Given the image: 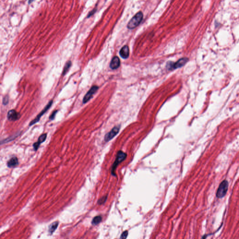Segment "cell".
I'll return each mask as SVG.
<instances>
[{
    "instance_id": "7c38bea8",
    "label": "cell",
    "mask_w": 239,
    "mask_h": 239,
    "mask_svg": "<svg viewBox=\"0 0 239 239\" xmlns=\"http://www.w3.org/2000/svg\"><path fill=\"white\" fill-rule=\"evenodd\" d=\"M19 164L18 159L16 157H13L7 162V166L9 168H14Z\"/></svg>"
},
{
    "instance_id": "5bb4252c",
    "label": "cell",
    "mask_w": 239,
    "mask_h": 239,
    "mask_svg": "<svg viewBox=\"0 0 239 239\" xmlns=\"http://www.w3.org/2000/svg\"><path fill=\"white\" fill-rule=\"evenodd\" d=\"M71 61H68L66 63V64H65V65L64 66L63 71L62 75L63 76L65 75V74H66V72H67L70 69V67H71Z\"/></svg>"
},
{
    "instance_id": "d6986e66",
    "label": "cell",
    "mask_w": 239,
    "mask_h": 239,
    "mask_svg": "<svg viewBox=\"0 0 239 239\" xmlns=\"http://www.w3.org/2000/svg\"><path fill=\"white\" fill-rule=\"evenodd\" d=\"M128 234H129V233H128L127 231L123 232V234H121V236L120 239H126L127 237H128Z\"/></svg>"
},
{
    "instance_id": "2e32d148",
    "label": "cell",
    "mask_w": 239,
    "mask_h": 239,
    "mask_svg": "<svg viewBox=\"0 0 239 239\" xmlns=\"http://www.w3.org/2000/svg\"><path fill=\"white\" fill-rule=\"evenodd\" d=\"M102 217L101 216H97L95 217L92 221V224L97 225L101 221Z\"/></svg>"
},
{
    "instance_id": "30bf717a",
    "label": "cell",
    "mask_w": 239,
    "mask_h": 239,
    "mask_svg": "<svg viewBox=\"0 0 239 239\" xmlns=\"http://www.w3.org/2000/svg\"><path fill=\"white\" fill-rule=\"evenodd\" d=\"M120 65V60L118 57L115 56L112 59L110 64V67L113 70L116 69Z\"/></svg>"
},
{
    "instance_id": "8992f818",
    "label": "cell",
    "mask_w": 239,
    "mask_h": 239,
    "mask_svg": "<svg viewBox=\"0 0 239 239\" xmlns=\"http://www.w3.org/2000/svg\"><path fill=\"white\" fill-rule=\"evenodd\" d=\"M99 87L98 86H93L91 89H90L87 92V93H86V95L84 96L83 99V103L85 104L93 98V95H95Z\"/></svg>"
},
{
    "instance_id": "7a4b0ae2",
    "label": "cell",
    "mask_w": 239,
    "mask_h": 239,
    "mask_svg": "<svg viewBox=\"0 0 239 239\" xmlns=\"http://www.w3.org/2000/svg\"><path fill=\"white\" fill-rule=\"evenodd\" d=\"M143 16V14L141 11L138 12L129 22L127 25L128 28L131 30L138 26L142 21Z\"/></svg>"
},
{
    "instance_id": "4fadbf2b",
    "label": "cell",
    "mask_w": 239,
    "mask_h": 239,
    "mask_svg": "<svg viewBox=\"0 0 239 239\" xmlns=\"http://www.w3.org/2000/svg\"><path fill=\"white\" fill-rule=\"evenodd\" d=\"M58 225H59L58 222H54L50 225L49 227V232L50 233V234H52L55 231L57 228V227H58Z\"/></svg>"
},
{
    "instance_id": "44dd1931",
    "label": "cell",
    "mask_w": 239,
    "mask_h": 239,
    "mask_svg": "<svg viewBox=\"0 0 239 239\" xmlns=\"http://www.w3.org/2000/svg\"><path fill=\"white\" fill-rule=\"evenodd\" d=\"M96 9L95 8V9H93L92 11H90L89 13V14L87 15V18H89V17H90V16H92L96 12Z\"/></svg>"
},
{
    "instance_id": "6da1fadb",
    "label": "cell",
    "mask_w": 239,
    "mask_h": 239,
    "mask_svg": "<svg viewBox=\"0 0 239 239\" xmlns=\"http://www.w3.org/2000/svg\"><path fill=\"white\" fill-rule=\"evenodd\" d=\"M127 157V154L123 151L120 150L117 152L116 157L112 167L111 174L113 176H115L116 175L115 170L116 169L117 167L119 165L120 163H121V162H123L126 159Z\"/></svg>"
},
{
    "instance_id": "8fae6325",
    "label": "cell",
    "mask_w": 239,
    "mask_h": 239,
    "mask_svg": "<svg viewBox=\"0 0 239 239\" xmlns=\"http://www.w3.org/2000/svg\"><path fill=\"white\" fill-rule=\"evenodd\" d=\"M129 46H125L121 48L120 51V55L121 58L123 59H127L129 58Z\"/></svg>"
},
{
    "instance_id": "3957f363",
    "label": "cell",
    "mask_w": 239,
    "mask_h": 239,
    "mask_svg": "<svg viewBox=\"0 0 239 239\" xmlns=\"http://www.w3.org/2000/svg\"><path fill=\"white\" fill-rule=\"evenodd\" d=\"M228 183L227 180H224L221 183L217 190L216 196L218 198H222L226 195L228 190Z\"/></svg>"
},
{
    "instance_id": "ba28073f",
    "label": "cell",
    "mask_w": 239,
    "mask_h": 239,
    "mask_svg": "<svg viewBox=\"0 0 239 239\" xmlns=\"http://www.w3.org/2000/svg\"><path fill=\"white\" fill-rule=\"evenodd\" d=\"M21 117L20 113L17 112L15 109L10 110L7 112V119L9 121H16L18 120Z\"/></svg>"
},
{
    "instance_id": "ffe728a7",
    "label": "cell",
    "mask_w": 239,
    "mask_h": 239,
    "mask_svg": "<svg viewBox=\"0 0 239 239\" xmlns=\"http://www.w3.org/2000/svg\"><path fill=\"white\" fill-rule=\"evenodd\" d=\"M9 96H6L4 97L3 100V103L4 105H7L9 103Z\"/></svg>"
},
{
    "instance_id": "5b68a950",
    "label": "cell",
    "mask_w": 239,
    "mask_h": 239,
    "mask_svg": "<svg viewBox=\"0 0 239 239\" xmlns=\"http://www.w3.org/2000/svg\"><path fill=\"white\" fill-rule=\"evenodd\" d=\"M120 129V126H117L112 129L110 131L106 134L104 137V141L106 142H108L111 140L113 138H114L119 132Z\"/></svg>"
},
{
    "instance_id": "277c9868",
    "label": "cell",
    "mask_w": 239,
    "mask_h": 239,
    "mask_svg": "<svg viewBox=\"0 0 239 239\" xmlns=\"http://www.w3.org/2000/svg\"><path fill=\"white\" fill-rule=\"evenodd\" d=\"M52 100H51V101H50L48 102V104H47V105L46 106V107H45V108H44L42 110V111L38 115H37L36 118H35L34 120H32L31 121V123H29V126H31L34 125V124H36V123H37L39 122L41 118V117H42V116H43V115H44V114H45V113H46V112L50 109V108L51 107V106H52Z\"/></svg>"
},
{
    "instance_id": "e0dca14e",
    "label": "cell",
    "mask_w": 239,
    "mask_h": 239,
    "mask_svg": "<svg viewBox=\"0 0 239 239\" xmlns=\"http://www.w3.org/2000/svg\"><path fill=\"white\" fill-rule=\"evenodd\" d=\"M107 199H108V196L107 195L102 197H101V199L99 200L98 201V204L99 205H103L106 202V201H107Z\"/></svg>"
},
{
    "instance_id": "ac0fdd59",
    "label": "cell",
    "mask_w": 239,
    "mask_h": 239,
    "mask_svg": "<svg viewBox=\"0 0 239 239\" xmlns=\"http://www.w3.org/2000/svg\"><path fill=\"white\" fill-rule=\"evenodd\" d=\"M58 110H55L53 112L52 114H50L49 117L50 120H53L55 118L56 115L57 113L58 112Z\"/></svg>"
},
{
    "instance_id": "9c48e42d",
    "label": "cell",
    "mask_w": 239,
    "mask_h": 239,
    "mask_svg": "<svg viewBox=\"0 0 239 239\" xmlns=\"http://www.w3.org/2000/svg\"><path fill=\"white\" fill-rule=\"evenodd\" d=\"M47 134L46 133H44V134H42L38 138V141L37 142H35L34 144H33V148H34V150L35 151L38 150L41 144H42V143H43V142H44L46 141V139L47 138Z\"/></svg>"
},
{
    "instance_id": "9a60e30c",
    "label": "cell",
    "mask_w": 239,
    "mask_h": 239,
    "mask_svg": "<svg viewBox=\"0 0 239 239\" xmlns=\"http://www.w3.org/2000/svg\"><path fill=\"white\" fill-rule=\"evenodd\" d=\"M19 134H16V135H14L12 136H11L10 138H7L5 139L4 140H2L1 141V144H6L7 142H10V141H13L16 138L17 136H18Z\"/></svg>"
},
{
    "instance_id": "52a82bcc",
    "label": "cell",
    "mask_w": 239,
    "mask_h": 239,
    "mask_svg": "<svg viewBox=\"0 0 239 239\" xmlns=\"http://www.w3.org/2000/svg\"><path fill=\"white\" fill-rule=\"evenodd\" d=\"M188 59L187 58H182L181 59L178 60L177 62L175 63L174 64H169V70H173V69H177L185 65V63L188 61Z\"/></svg>"
}]
</instances>
